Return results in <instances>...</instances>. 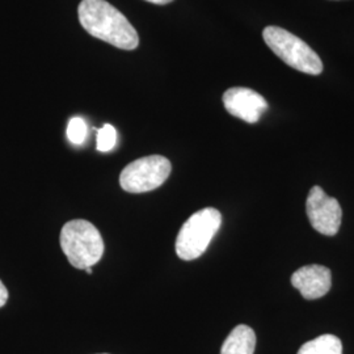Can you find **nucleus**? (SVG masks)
<instances>
[{
	"instance_id": "nucleus-3",
	"label": "nucleus",
	"mask_w": 354,
	"mask_h": 354,
	"mask_svg": "<svg viewBox=\"0 0 354 354\" xmlns=\"http://www.w3.org/2000/svg\"><path fill=\"white\" fill-rule=\"evenodd\" d=\"M263 38L269 49L294 70L308 75L323 73L324 66L320 57L302 38L297 37L289 30L279 26H266Z\"/></svg>"
},
{
	"instance_id": "nucleus-9",
	"label": "nucleus",
	"mask_w": 354,
	"mask_h": 354,
	"mask_svg": "<svg viewBox=\"0 0 354 354\" xmlns=\"http://www.w3.org/2000/svg\"><path fill=\"white\" fill-rule=\"evenodd\" d=\"M256 348L254 330L248 326H236L223 342L221 354H253Z\"/></svg>"
},
{
	"instance_id": "nucleus-2",
	"label": "nucleus",
	"mask_w": 354,
	"mask_h": 354,
	"mask_svg": "<svg viewBox=\"0 0 354 354\" xmlns=\"http://www.w3.org/2000/svg\"><path fill=\"white\" fill-rule=\"evenodd\" d=\"M61 247L70 264L84 270L99 263L104 253L102 234L84 219H74L64 225L61 231Z\"/></svg>"
},
{
	"instance_id": "nucleus-11",
	"label": "nucleus",
	"mask_w": 354,
	"mask_h": 354,
	"mask_svg": "<svg viewBox=\"0 0 354 354\" xmlns=\"http://www.w3.org/2000/svg\"><path fill=\"white\" fill-rule=\"evenodd\" d=\"M67 138L75 146L84 143L87 138V124L83 118L74 117L70 120L67 127Z\"/></svg>"
},
{
	"instance_id": "nucleus-8",
	"label": "nucleus",
	"mask_w": 354,
	"mask_h": 354,
	"mask_svg": "<svg viewBox=\"0 0 354 354\" xmlns=\"http://www.w3.org/2000/svg\"><path fill=\"white\" fill-rule=\"evenodd\" d=\"M291 285L299 290L304 299H319L330 290L332 273L327 266H302L291 276Z\"/></svg>"
},
{
	"instance_id": "nucleus-4",
	"label": "nucleus",
	"mask_w": 354,
	"mask_h": 354,
	"mask_svg": "<svg viewBox=\"0 0 354 354\" xmlns=\"http://www.w3.org/2000/svg\"><path fill=\"white\" fill-rule=\"evenodd\" d=\"M222 225V215L214 207H206L190 216L176 239V253L181 260L192 261L203 256Z\"/></svg>"
},
{
	"instance_id": "nucleus-6",
	"label": "nucleus",
	"mask_w": 354,
	"mask_h": 354,
	"mask_svg": "<svg viewBox=\"0 0 354 354\" xmlns=\"http://www.w3.org/2000/svg\"><path fill=\"white\" fill-rule=\"evenodd\" d=\"M306 213L311 226L317 232L333 236L342 226V206L336 198L329 197L320 187H313L306 203Z\"/></svg>"
},
{
	"instance_id": "nucleus-7",
	"label": "nucleus",
	"mask_w": 354,
	"mask_h": 354,
	"mask_svg": "<svg viewBox=\"0 0 354 354\" xmlns=\"http://www.w3.org/2000/svg\"><path fill=\"white\" fill-rule=\"evenodd\" d=\"M223 105L228 113L248 124H256L268 109L266 99L256 91L234 87L223 93Z\"/></svg>"
},
{
	"instance_id": "nucleus-10",
	"label": "nucleus",
	"mask_w": 354,
	"mask_h": 354,
	"mask_svg": "<svg viewBox=\"0 0 354 354\" xmlns=\"http://www.w3.org/2000/svg\"><path fill=\"white\" fill-rule=\"evenodd\" d=\"M298 354H342V342L333 335H322L304 344Z\"/></svg>"
},
{
	"instance_id": "nucleus-13",
	"label": "nucleus",
	"mask_w": 354,
	"mask_h": 354,
	"mask_svg": "<svg viewBox=\"0 0 354 354\" xmlns=\"http://www.w3.org/2000/svg\"><path fill=\"white\" fill-rule=\"evenodd\" d=\"M8 301V290L4 283L0 281V307H3Z\"/></svg>"
},
{
	"instance_id": "nucleus-12",
	"label": "nucleus",
	"mask_w": 354,
	"mask_h": 354,
	"mask_svg": "<svg viewBox=\"0 0 354 354\" xmlns=\"http://www.w3.org/2000/svg\"><path fill=\"white\" fill-rule=\"evenodd\" d=\"M117 143V131L112 125L106 124L97 131V150L108 152L113 150Z\"/></svg>"
},
{
	"instance_id": "nucleus-15",
	"label": "nucleus",
	"mask_w": 354,
	"mask_h": 354,
	"mask_svg": "<svg viewBox=\"0 0 354 354\" xmlns=\"http://www.w3.org/2000/svg\"><path fill=\"white\" fill-rule=\"evenodd\" d=\"M86 272H87L88 274H91V273H92V268H87V269H86Z\"/></svg>"
},
{
	"instance_id": "nucleus-14",
	"label": "nucleus",
	"mask_w": 354,
	"mask_h": 354,
	"mask_svg": "<svg viewBox=\"0 0 354 354\" xmlns=\"http://www.w3.org/2000/svg\"><path fill=\"white\" fill-rule=\"evenodd\" d=\"M146 1H149V3H152V4H168V3H171V1H174V0H146Z\"/></svg>"
},
{
	"instance_id": "nucleus-1",
	"label": "nucleus",
	"mask_w": 354,
	"mask_h": 354,
	"mask_svg": "<svg viewBox=\"0 0 354 354\" xmlns=\"http://www.w3.org/2000/svg\"><path fill=\"white\" fill-rule=\"evenodd\" d=\"M79 21L86 32L122 50H134L140 37L134 26L105 0H82L77 7Z\"/></svg>"
},
{
	"instance_id": "nucleus-5",
	"label": "nucleus",
	"mask_w": 354,
	"mask_h": 354,
	"mask_svg": "<svg viewBox=\"0 0 354 354\" xmlns=\"http://www.w3.org/2000/svg\"><path fill=\"white\" fill-rule=\"evenodd\" d=\"M171 169V162L165 156H145L124 168L120 175V185L129 193H146L163 185Z\"/></svg>"
}]
</instances>
